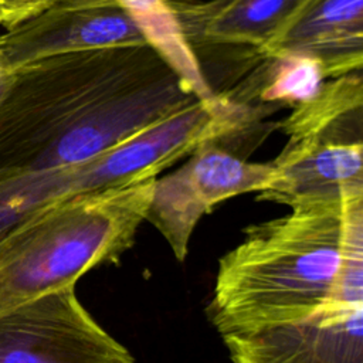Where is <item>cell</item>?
<instances>
[{
	"instance_id": "1",
	"label": "cell",
	"mask_w": 363,
	"mask_h": 363,
	"mask_svg": "<svg viewBox=\"0 0 363 363\" xmlns=\"http://www.w3.org/2000/svg\"><path fill=\"white\" fill-rule=\"evenodd\" d=\"M288 207L244 228L242 241L220 258L206 315L221 336L315 315L363 251V189Z\"/></svg>"
},
{
	"instance_id": "2",
	"label": "cell",
	"mask_w": 363,
	"mask_h": 363,
	"mask_svg": "<svg viewBox=\"0 0 363 363\" xmlns=\"http://www.w3.org/2000/svg\"><path fill=\"white\" fill-rule=\"evenodd\" d=\"M156 177L57 200L0 241V311L118 262L146 220Z\"/></svg>"
},
{
	"instance_id": "3",
	"label": "cell",
	"mask_w": 363,
	"mask_h": 363,
	"mask_svg": "<svg viewBox=\"0 0 363 363\" xmlns=\"http://www.w3.org/2000/svg\"><path fill=\"white\" fill-rule=\"evenodd\" d=\"M164 67L143 44L58 54L13 71L0 96V177L51 170L58 147L99 102Z\"/></svg>"
},
{
	"instance_id": "4",
	"label": "cell",
	"mask_w": 363,
	"mask_h": 363,
	"mask_svg": "<svg viewBox=\"0 0 363 363\" xmlns=\"http://www.w3.org/2000/svg\"><path fill=\"white\" fill-rule=\"evenodd\" d=\"M258 118L257 108L227 94L218 92L214 101L197 99L85 163L55 169L62 194L69 197L159 177L201 143L237 135Z\"/></svg>"
},
{
	"instance_id": "5",
	"label": "cell",
	"mask_w": 363,
	"mask_h": 363,
	"mask_svg": "<svg viewBox=\"0 0 363 363\" xmlns=\"http://www.w3.org/2000/svg\"><path fill=\"white\" fill-rule=\"evenodd\" d=\"M221 337L233 363H363V251L315 315Z\"/></svg>"
},
{
	"instance_id": "6",
	"label": "cell",
	"mask_w": 363,
	"mask_h": 363,
	"mask_svg": "<svg viewBox=\"0 0 363 363\" xmlns=\"http://www.w3.org/2000/svg\"><path fill=\"white\" fill-rule=\"evenodd\" d=\"M218 142L201 143L183 164L155 180L145 221L162 234L180 262L203 216L224 200L264 190L275 174L271 162H248Z\"/></svg>"
},
{
	"instance_id": "7",
	"label": "cell",
	"mask_w": 363,
	"mask_h": 363,
	"mask_svg": "<svg viewBox=\"0 0 363 363\" xmlns=\"http://www.w3.org/2000/svg\"><path fill=\"white\" fill-rule=\"evenodd\" d=\"M0 363H135L82 306L74 286L0 311Z\"/></svg>"
},
{
	"instance_id": "8",
	"label": "cell",
	"mask_w": 363,
	"mask_h": 363,
	"mask_svg": "<svg viewBox=\"0 0 363 363\" xmlns=\"http://www.w3.org/2000/svg\"><path fill=\"white\" fill-rule=\"evenodd\" d=\"M146 44L116 0H52L34 17L0 34V72L47 57Z\"/></svg>"
},
{
	"instance_id": "9",
	"label": "cell",
	"mask_w": 363,
	"mask_h": 363,
	"mask_svg": "<svg viewBox=\"0 0 363 363\" xmlns=\"http://www.w3.org/2000/svg\"><path fill=\"white\" fill-rule=\"evenodd\" d=\"M277 52L316 58L328 79L362 71L363 0H302L258 55Z\"/></svg>"
},
{
	"instance_id": "10",
	"label": "cell",
	"mask_w": 363,
	"mask_h": 363,
	"mask_svg": "<svg viewBox=\"0 0 363 363\" xmlns=\"http://www.w3.org/2000/svg\"><path fill=\"white\" fill-rule=\"evenodd\" d=\"M275 174L257 200L289 206L294 201L337 196L363 189V142H320L271 160Z\"/></svg>"
},
{
	"instance_id": "11",
	"label": "cell",
	"mask_w": 363,
	"mask_h": 363,
	"mask_svg": "<svg viewBox=\"0 0 363 363\" xmlns=\"http://www.w3.org/2000/svg\"><path fill=\"white\" fill-rule=\"evenodd\" d=\"M363 77L362 71L326 79L320 91L309 101L294 106L278 123L288 142L278 156H291L320 142H356L353 122H362Z\"/></svg>"
},
{
	"instance_id": "12",
	"label": "cell",
	"mask_w": 363,
	"mask_h": 363,
	"mask_svg": "<svg viewBox=\"0 0 363 363\" xmlns=\"http://www.w3.org/2000/svg\"><path fill=\"white\" fill-rule=\"evenodd\" d=\"M116 1L128 13L145 43L173 69L197 99L214 101L218 96L208 82L170 0Z\"/></svg>"
},
{
	"instance_id": "13",
	"label": "cell",
	"mask_w": 363,
	"mask_h": 363,
	"mask_svg": "<svg viewBox=\"0 0 363 363\" xmlns=\"http://www.w3.org/2000/svg\"><path fill=\"white\" fill-rule=\"evenodd\" d=\"M302 0H223L207 9L186 33L213 44L245 45L259 54L281 33Z\"/></svg>"
},
{
	"instance_id": "14",
	"label": "cell",
	"mask_w": 363,
	"mask_h": 363,
	"mask_svg": "<svg viewBox=\"0 0 363 363\" xmlns=\"http://www.w3.org/2000/svg\"><path fill=\"white\" fill-rule=\"evenodd\" d=\"M265 62L244 92L238 94L235 101L244 104L258 99L262 104L292 105L296 106L312 99L328 79L320 62L309 55L299 52H277L261 57Z\"/></svg>"
},
{
	"instance_id": "15",
	"label": "cell",
	"mask_w": 363,
	"mask_h": 363,
	"mask_svg": "<svg viewBox=\"0 0 363 363\" xmlns=\"http://www.w3.org/2000/svg\"><path fill=\"white\" fill-rule=\"evenodd\" d=\"M52 0H0V20L3 27L11 28L51 4Z\"/></svg>"
},
{
	"instance_id": "16",
	"label": "cell",
	"mask_w": 363,
	"mask_h": 363,
	"mask_svg": "<svg viewBox=\"0 0 363 363\" xmlns=\"http://www.w3.org/2000/svg\"><path fill=\"white\" fill-rule=\"evenodd\" d=\"M10 78H11V72H10V74L0 72V96H1V94L4 92V89L7 88V85H9V82H10Z\"/></svg>"
},
{
	"instance_id": "17",
	"label": "cell",
	"mask_w": 363,
	"mask_h": 363,
	"mask_svg": "<svg viewBox=\"0 0 363 363\" xmlns=\"http://www.w3.org/2000/svg\"><path fill=\"white\" fill-rule=\"evenodd\" d=\"M0 26H3V23H1V20H0Z\"/></svg>"
}]
</instances>
